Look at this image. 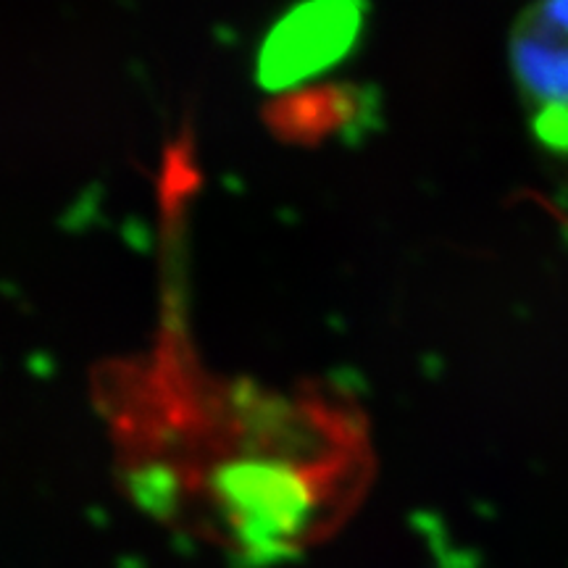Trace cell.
Listing matches in <instances>:
<instances>
[{"label":"cell","instance_id":"3","mask_svg":"<svg viewBox=\"0 0 568 568\" xmlns=\"http://www.w3.org/2000/svg\"><path fill=\"white\" fill-rule=\"evenodd\" d=\"M361 0H308L276 27L261 55V82L284 88L305 80L353 45Z\"/></svg>","mask_w":568,"mask_h":568},{"label":"cell","instance_id":"2","mask_svg":"<svg viewBox=\"0 0 568 568\" xmlns=\"http://www.w3.org/2000/svg\"><path fill=\"white\" fill-rule=\"evenodd\" d=\"M508 40L531 134L548 151L568 155V0H531Z\"/></svg>","mask_w":568,"mask_h":568},{"label":"cell","instance_id":"1","mask_svg":"<svg viewBox=\"0 0 568 568\" xmlns=\"http://www.w3.org/2000/svg\"><path fill=\"white\" fill-rule=\"evenodd\" d=\"M119 466L126 495L155 524L251 568L329 542L372 481L358 424L284 403L126 414Z\"/></svg>","mask_w":568,"mask_h":568}]
</instances>
